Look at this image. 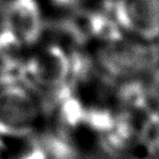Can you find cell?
I'll use <instances>...</instances> for the list:
<instances>
[{
  "label": "cell",
  "mask_w": 159,
  "mask_h": 159,
  "mask_svg": "<svg viewBox=\"0 0 159 159\" xmlns=\"http://www.w3.org/2000/svg\"><path fill=\"white\" fill-rule=\"evenodd\" d=\"M47 124L42 97L24 83L0 84V135L21 140L40 133Z\"/></svg>",
  "instance_id": "1"
},
{
  "label": "cell",
  "mask_w": 159,
  "mask_h": 159,
  "mask_svg": "<svg viewBox=\"0 0 159 159\" xmlns=\"http://www.w3.org/2000/svg\"><path fill=\"white\" fill-rule=\"evenodd\" d=\"M88 48L98 73L112 82L143 77L159 61V45L128 36Z\"/></svg>",
  "instance_id": "2"
},
{
  "label": "cell",
  "mask_w": 159,
  "mask_h": 159,
  "mask_svg": "<svg viewBox=\"0 0 159 159\" xmlns=\"http://www.w3.org/2000/svg\"><path fill=\"white\" fill-rule=\"evenodd\" d=\"M47 20L42 0H5L0 9V25L26 50L42 40Z\"/></svg>",
  "instance_id": "3"
},
{
  "label": "cell",
  "mask_w": 159,
  "mask_h": 159,
  "mask_svg": "<svg viewBox=\"0 0 159 159\" xmlns=\"http://www.w3.org/2000/svg\"><path fill=\"white\" fill-rule=\"evenodd\" d=\"M109 4L125 36L159 45V0H109Z\"/></svg>",
  "instance_id": "4"
},
{
  "label": "cell",
  "mask_w": 159,
  "mask_h": 159,
  "mask_svg": "<svg viewBox=\"0 0 159 159\" xmlns=\"http://www.w3.org/2000/svg\"><path fill=\"white\" fill-rule=\"evenodd\" d=\"M140 147L159 159V112H149L139 124Z\"/></svg>",
  "instance_id": "5"
},
{
  "label": "cell",
  "mask_w": 159,
  "mask_h": 159,
  "mask_svg": "<svg viewBox=\"0 0 159 159\" xmlns=\"http://www.w3.org/2000/svg\"><path fill=\"white\" fill-rule=\"evenodd\" d=\"M94 0H42L43 7L51 11L55 19H68L73 17L84 10Z\"/></svg>",
  "instance_id": "6"
},
{
  "label": "cell",
  "mask_w": 159,
  "mask_h": 159,
  "mask_svg": "<svg viewBox=\"0 0 159 159\" xmlns=\"http://www.w3.org/2000/svg\"><path fill=\"white\" fill-rule=\"evenodd\" d=\"M152 112H159V61L143 76Z\"/></svg>",
  "instance_id": "7"
},
{
  "label": "cell",
  "mask_w": 159,
  "mask_h": 159,
  "mask_svg": "<svg viewBox=\"0 0 159 159\" xmlns=\"http://www.w3.org/2000/svg\"><path fill=\"white\" fill-rule=\"evenodd\" d=\"M9 139L0 135V159H11L12 148L9 145Z\"/></svg>",
  "instance_id": "8"
},
{
  "label": "cell",
  "mask_w": 159,
  "mask_h": 159,
  "mask_svg": "<svg viewBox=\"0 0 159 159\" xmlns=\"http://www.w3.org/2000/svg\"><path fill=\"white\" fill-rule=\"evenodd\" d=\"M123 159H158V158L154 157L153 154H150L149 152H147V150H144L142 148V150L135 149L134 152H132L128 155H125Z\"/></svg>",
  "instance_id": "9"
}]
</instances>
